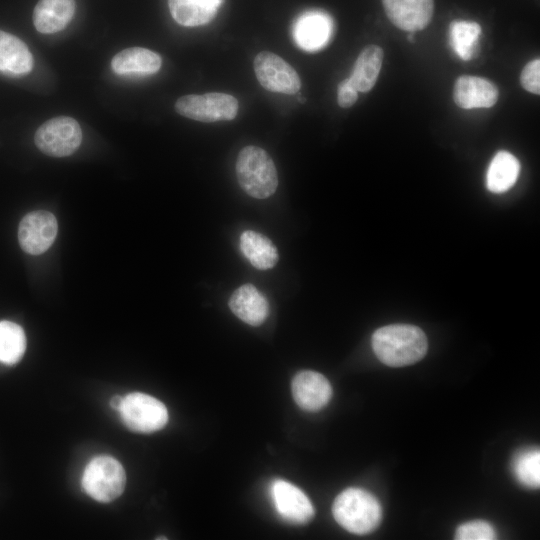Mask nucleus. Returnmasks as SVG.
I'll use <instances>...</instances> for the list:
<instances>
[{
  "instance_id": "nucleus-12",
  "label": "nucleus",
  "mask_w": 540,
  "mask_h": 540,
  "mask_svg": "<svg viewBox=\"0 0 540 540\" xmlns=\"http://www.w3.org/2000/svg\"><path fill=\"white\" fill-rule=\"evenodd\" d=\"M292 395L303 410L315 412L325 407L331 399L332 387L321 373L311 370L298 372L292 379Z\"/></svg>"
},
{
  "instance_id": "nucleus-29",
  "label": "nucleus",
  "mask_w": 540,
  "mask_h": 540,
  "mask_svg": "<svg viewBox=\"0 0 540 540\" xmlns=\"http://www.w3.org/2000/svg\"><path fill=\"white\" fill-rule=\"evenodd\" d=\"M123 402V397L121 396H114L111 398L110 405L113 409L119 411L121 405Z\"/></svg>"
},
{
  "instance_id": "nucleus-19",
  "label": "nucleus",
  "mask_w": 540,
  "mask_h": 540,
  "mask_svg": "<svg viewBox=\"0 0 540 540\" xmlns=\"http://www.w3.org/2000/svg\"><path fill=\"white\" fill-rule=\"evenodd\" d=\"M223 0H168L173 19L182 26L207 24L216 15Z\"/></svg>"
},
{
  "instance_id": "nucleus-15",
  "label": "nucleus",
  "mask_w": 540,
  "mask_h": 540,
  "mask_svg": "<svg viewBox=\"0 0 540 540\" xmlns=\"http://www.w3.org/2000/svg\"><path fill=\"white\" fill-rule=\"evenodd\" d=\"M230 310L240 320L251 326H259L269 315L266 297L252 284L238 287L230 296Z\"/></svg>"
},
{
  "instance_id": "nucleus-17",
  "label": "nucleus",
  "mask_w": 540,
  "mask_h": 540,
  "mask_svg": "<svg viewBox=\"0 0 540 540\" xmlns=\"http://www.w3.org/2000/svg\"><path fill=\"white\" fill-rule=\"evenodd\" d=\"M161 64L156 52L142 47L124 49L111 60V67L118 75H151L159 71Z\"/></svg>"
},
{
  "instance_id": "nucleus-5",
  "label": "nucleus",
  "mask_w": 540,
  "mask_h": 540,
  "mask_svg": "<svg viewBox=\"0 0 540 540\" xmlns=\"http://www.w3.org/2000/svg\"><path fill=\"white\" fill-rule=\"evenodd\" d=\"M237 99L226 93L211 92L202 95L190 94L180 97L175 110L183 117L210 123L229 121L238 113Z\"/></svg>"
},
{
  "instance_id": "nucleus-11",
  "label": "nucleus",
  "mask_w": 540,
  "mask_h": 540,
  "mask_svg": "<svg viewBox=\"0 0 540 540\" xmlns=\"http://www.w3.org/2000/svg\"><path fill=\"white\" fill-rule=\"evenodd\" d=\"M334 30L333 20L321 10H310L297 18L293 38L303 50L314 52L327 45Z\"/></svg>"
},
{
  "instance_id": "nucleus-28",
  "label": "nucleus",
  "mask_w": 540,
  "mask_h": 540,
  "mask_svg": "<svg viewBox=\"0 0 540 540\" xmlns=\"http://www.w3.org/2000/svg\"><path fill=\"white\" fill-rule=\"evenodd\" d=\"M358 98V91L350 82L349 78L344 79L338 85L337 102L342 108H349L355 104Z\"/></svg>"
},
{
  "instance_id": "nucleus-9",
  "label": "nucleus",
  "mask_w": 540,
  "mask_h": 540,
  "mask_svg": "<svg viewBox=\"0 0 540 540\" xmlns=\"http://www.w3.org/2000/svg\"><path fill=\"white\" fill-rule=\"evenodd\" d=\"M57 231V220L52 213L43 210L30 212L19 224L20 247L31 255L42 254L53 244Z\"/></svg>"
},
{
  "instance_id": "nucleus-25",
  "label": "nucleus",
  "mask_w": 540,
  "mask_h": 540,
  "mask_svg": "<svg viewBox=\"0 0 540 540\" xmlns=\"http://www.w3.org/2000/svg\"><path fill=\"white\" fill-rule=\"evenodd\" d=\"M515 478L523 486L538 488L540 485V451L525 449L515 455L512 462Z\"/></svg>"
},
{
  "instance_id": "nucleus-1",
  "label": "nucleus",
  "mask_w": 540,
  "mask_h": 540,
  "mask_svg": "<svg viewBox=\"0 0 540 540\" xmlns=\"http://www.w3.org/2000/svg\"><path fill=\"white\" fill-rule=\"evenodd\" d=\"M372 348L385 365L402 367L421 360L427 352L428 342L419 327L393 324L381 327L373 333Z\"/></svg>"
},
{
  "instance_id": "nucleus-6",
  "label": "nucleus",
  "mask_w": 540,
  "mask_h": 540,
  "mask_svg": "<svg viewBox=\"0 0 540 540\" xmlns=\"http://www.w3.org/2000/svg\"><path fill=\"white\" fill-rule=\"evenodd\" d=\"M127 428L139 433H152L168 422L166 406L157 398L141 392L123 397L118 411Z\"/></svg>"
},
{
  "instance_id": "nucleus-18",
  "label": "nucleus",
  "mask_w": 540,
  "mask_h": 540,
  "mask_svg": "<svg viewBox=\"0 0 540 540\" xmlns=\"http://www.w3.org/2000/svg\"><path fill=\"white\" fill-rule=\"evenodd\" d=\"M33 64V56L27 45L17 36L0 30V71L24 75L32 70Z\"/></svg>"
},
{
  "instance_id": "nucleus-8",
  "label": "nucleus",
  "mask_w": 540,
  "mask_h": 540,
  "mask_svg": "<svg viewBox=\"0 0 540 540\" xmlns=\"http://www.w3.org/2000/svg\"><path fill=\"white\" fill-rule=\"evenodd\" d=\"M254 71L268 91L292 95L300 90L301 80L295 69L275 53L259 52L254 58Z\"/></svg>"
},
{
  "instance_id": "nucleus-3",
  "label": "nucleus",
  "mask_w": 540,
  "mask_h": 540,
  "mask_svg": "<svg viewBox=\"0 0 540 540\" xmlns=\"http://www.w3.org/2000/svg\"><path fill=\"white\" fill-rule=\"evenodd\" d=\"M235 170L240 187L253 198H268L278 187L276 166L270 155L258 146L249 145L241 149Z\"/></svg>"
},
{
  "instance_id": "nucleus-7",
  "label": "nucleus",
  "mask_w": 540,
  "mask_h": 540,
  "mask_svg": "<svg viewBox=\"0 0 540 540\" xmlns=\"http://www.w3.org/2000/svg\"><path fill=\"white\" fill-rule=\"evenodd\" d=\"M34 141L43 153L52 157H65L80 146L82 130L75 119L58 116L44 122L36 130Z\"/></svg>"
},
{
  "instance_id": "nucleus-26",
  "label": "nucleus",
  "mask_w": 540,
  "mask_h": 540,
  "mask_svg": "<svg viewBox=\"0 0 540 540\" xmlns=\"http://www.w3.org/2000/svg\"><path fill=\"white\" fill-rule=\"evenodd\" d=\"M496 538L494 527L489 522L482 520L463 523L455 533L457 540H492Z\"/></svg>"
},
{
  "instance_id": "nucleus-24",
  "label": "nucleus",
  "mask_w": 540,
  "mask_h": 540,
  "mask_svg": "<svg viewBox=\"0 0 540 540\" xmlns=\"http://www.w3.org/2000/svg\"><path fill=\"white\" fill-rule=\"evenodd\" d=\"M26 350V336L21 326L0 321V362L13 365L19 362Z\"/></svg>"
},
{
  "instance_id": "nucleus-21",
  "label": "nucleus",
  "mask_w": 540,
  "mask_h": 540,
  "mask_svg": "<svg viewBox=\"0 0 540 540\" xmlns=\"http://www.w3.org/2000/svg\"><path fill=\"white\" fill-rule=\"evenodd\" d=\"M383 50L377 45L366 46L359 54L349 77L358 92H368L375 85L383 63Z\"/></svg>"
},
{
  "instance_id": "nucleus-13",
  "label": "nucleus",
  "mask_w": 540,
  "mask_h": 540,
  "mask_svg": "<svg viewBox=\"0 0 540 540\" xmlns=\"http://www.w3.org/2000/svg\"><path fill=\"white\" fill-rule=\"evenodd\" d=\"M389 20L398 28L415 32L431 21L434 0H382Z\"/></svg>"
},
{
  "instance_id": "nucleus-14",
  "label": "nucleus",
  "mask_w": 540,
  "mask_h": 540,
  "mask_svg": "<svg viewBox=\"0 0 540 540\" xmlns=\"http://www.w3.org/2000/svg\"><path fill=\"white\" fill-rule=\"evenodd\" d=\"M498 88L489 80L470 75L460 76L454 85L453 99L463 109L489 108L498 100Z\"/></svg>"
},
{
  "instance_id": "nucleus-10",
  "label": "nucleus",
  "mask_w": 540,
  "mask_h": 540,
  "mask_svg": "<svg viewBox=\"0 0 540 540\" xmlns=\"http://www.w3.org/2000/svg\"><path fill=\"white\" fill-rule=\"evenodd\" d=\"M271 497L279 516L291 524H305L314 516V507L307 495L285 480L271 484Z\"/></svg>"
},
{
  "instance_id": "nucleus-20",
  "label": "nucleus",
  "mask_w": 540,
  "mask_h": 540,
  "mask_svg": "<svg viewBox=\"0 0 540 540\" xmlns=\"http://www.w3.org/2000/svg\"><path fill=\"white\" fill-rule=\"evenodd\" d=\"M239 247L252 266L259 270L273 268L279 259L274 243L265 235L246 230L240 235Z\"/></svg>"
},
{
  "instance_id": "nucleus-16",
  "label": "nucleus",
  "mask_w": 540,
  "mask_h": 540,
  "mask_svg": "<svg viewBox=\"0 0 540 540\" xmlns=\"http://www.w3.org/2000/svg\"><path fill=\"white\" fill-rule=\"evenodd\" d=\"M74 0H39L33 12V24L44 34L63 30L75 13Z\"/></svg>"
},
{
  "instance_id": "nucleus-23",
  "label": "nucleus",
  "mask_w": 540,
  "mask_h": 540,
  "mask_svg": "<svg viewBox=\"0 0 540 540\" xmlns=\"http://www.w3.org/2000/svg\"><path fill=\"white\" fill-rule=\"evenodd\" d=\"M481 26L476 22L455 20L449 26V44L462 60H470L476 51Z\"/></svg>"
},
{
  "instance_id": "nucleus-22",
  "label": "nucleus",
  "mask_w": 540,
  "mask_h": 540,
  "mask_svg": "<svg viewBox=\"0 0 540 540\" xmlns=\"http://www.w3.org/2000/svg\"><path fill=\"white\" fill-rule=\"evenodd\" d=\"M519 172L518 159L507 151H499L489 164L486 186L493 193H503L515 184Z\"/></svg>"
},
{
  "instance_id": "nucleus-27",
  "label": "nucleus",
  "mask_w": 540,
  "mask_h": 540,
  "mask_svg": "<svg viewBox=\"0 0 540 540\" xmlns=\"http://www.w3.org/2000/svg\"><path fill=\"white\" fill-rule=\"evenodd\" d=\"M520 83L526 91L537 95L540 93V60L538 58L525 65L520 75Z\"/></svg>"
},
{
  "instance_id": "nucleus-2",
  "label": "nucleus",
  "mask_w": 540,
  "mask_h": 540,
  "mask_svg": "<svg viewBox=\"0 0 540 540\" xmlns=\"http://www.w3.org/2000/svg\"><path fill=\"white\" fill-rule=\"evenodd\" d=\"M332 513L336 522L357 535L374 531L382 520V507L379 500L361 488H347L334 500Z\"/></svg>"
},
{
  "instance_id": "nucleus-4",
  "label": "nucleus",
  "mask_w": 540,
  "mask_h": 540,
  "mask_svg": "<svg viewBox=\"0 0 540 540\" xmlns=\"http://www.w3.org/2000/svg\"><path fill=\"white\" fill-rule=\"evenodd\" d=\"M125 483L124 468L109 455L94 457L85 467L81 481L84 492L102 503L117 499L123 493Z\"/></svg>"
}]
</instances>
